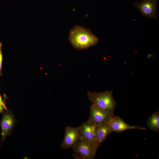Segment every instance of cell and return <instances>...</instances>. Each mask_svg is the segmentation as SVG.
Returning a JSON list of instances; mask_svg holds the SVG:
<instances>
[{
    "mask_svg": "<svg viewBox=\"0 0 159 159\" xmlns=\"http://www.w3.org/2000/svg\"><path fill=\"white\" fill-rule=\"evenodd\" d=\"M68 38L72 45L77 50L88 49L96 45L99 41L90 29L79 25L71 29Z\"/></svg>",
    "mask_w": 159,
    "mask_h": 159,
    "instance_id": "cell-1",
    "label": "cell"
},
{
    "mask_svg": "<svg viewBox=\"0 0 159 159\" xmlns=\"http://www.w3.org/2000/svg\"><path fill=\"white\" fill-rule=\"evenodd\" d=\"M113 93L111 91L87 92V97L92 103L111 114H114L116 104Z\"/></svg>",
    "mask_w": 159,
    "mask_h": 159,
    "instance_id": "cell-2",
    "label": "cell"
},
{
    "mask_svg": "<svg viewBox=\"0 0 159 159\" xmlns=\"http://www.w3.org/2000/svg\"><path fill=\"white\" fill-rule=\"evenodd\" d=\"M99 147L94 142L80 139L72 148L81 159H93L95 158Z\"/></svg>",
    "mask_w": 159,
    "mask_h": 159,
    "instance_id": "cell-3",
    "label": "cell"
},
{
    "mask_svg": "<svg viewBox=\"0 0 159 159\" xmlns=\"http://www.w3.org/2000/svg\"><path fill=\"white\" fill-rule=\"evenodd\" d=\"M158 0H142L134 4V7L140 12L143 16L150 19H157L156 12L158 10Z\"/></svg>",
    "mask_w": 159,
    "mask_h": 159,
    "instance_id": "cell-4",
    "label": "cell"
},
{
    "mask_svg": "<svg viewBox=\"0 0 159 159\" xmlns=\"http://www.w3.org/2000/svg\"><path fill=\"white\" fill-rule=\"evenodd\" d=\"M90 115L89 119L93 123L97 125L107 123L114 115L92 103L90 107Z\"/></svg>",
    "mask_w": 159,
    "mask_h": 159,
    "instance_id": "cell-5",
    "label": "cell"
},
{
    "mask_svg": "<svg viewBox=\"0 0 159 159\" xmlns=\"http://www.w3.org/2000/svg\"><path fill=\"white\" fill-rule=\"evenodd\" d=\"M112 132L121 133L126 130L132 129L144 130L146 128L138 126H132L127 124L118 116L113 115L106 123Z\"/></svg>",
    "mask_w": 159,
    "mask_h": 159,
    "instance_id": "cell-6",
    "label": "cell"
},
{
    "mask_svg": "<svg viewBox=\"0 0 159 159\" xmlns=\"http://www.w3.org/2000/svg\"><path fill=\"white\" fill-rule=\"evenodd\" d=\"M80 139L78 127L67 126L65 129L64 138L60 147L65 149L72 148Z\"/></svg>",
    "mask_w": 159,
    "mask_h": 159,
    "instance_id": "cell-7",
    "label": "cell"
},
{
    "mask_svg": "<svg viewBox=\"0 0 159 159\" xmlns=\"http://www.w3.org/2000/svg\"><path fill=\"white\" fill-rule=\"evenodd\" d=\"M15 122V119L13 113L11 110H7L6 112L3 113L0 122L1 143L10 134Z\"/></svg>",
    "mask_w": 159,
    "mask_h": 159,
    "instance_id": "cell-8",
    "label": "cell"
},
{
    "mask_svg": "<svg viewBox=\"0 0 159 159\" xmlns=\"http://www.w3.org/2000/svg\"><path fill=\"white\" fill-rule=\"evenodd\" d=\"M96 126L89 119L87 121L82 123L78 127L80 139L95 143V131Z\"/></svg>",
    "mask_w": 159,
    "mask_h": 159,
    "instance_id": "cell-9",
    "label": "cell"
},
{
    "mask_svg": "<svg viewBox=\"0 0 159 159\" xmlns=\"http://www.w3.org/2000/svg\"><path fill=\"white\" fill-rule=\"evenodd\" d=\"M112 132L110 127L106 123L97 125L95 131V143L99 147Z\"/></svg>",
    "mask_w": 159,
    "mask_h": 159,
    "instance_id": "cell-10",
    "label": "cell"
},
{
    "mask_svg": "<svg viewBox=\"0 0 159 159\" xmlns=\"http://www.w3.org/2000/svg\"><path fill=\"white\" fill-rule=\"evenodd\" d=\"M147 125L152 130L158 132L159 130V112L153 113L147 121Z\"/></svg>",
    "mask_w": 159,
    "mask_h": 159,
    "instance_id": "cell-11",
    "label": "cell"
},
{
    "mask_svg": "<svg viewBox=\"0 0 159 159\" xmlns=\"http://www.w3.org/2000/svg\"><path fill=\"white\" fill-rule=\"evenodd\" d=\"M2 43L0 42V75L2 76V73L3 54L2 49Z\"/></svg>",
    "mask_w": 159,
    "mask_h": 159,
    "instance_id": "cell-12",
    "label": "cell"
},
{
    "mask_svg": "<svg viewBox=\"0 0 159 159\" xmlns=\"http://www.w3.org/2000/svg\"><path fill=\"white\" fill-rule=\"evenodd\" d=\"M4 110H7L6 107L2 105H0V113H3L4 112Z\"/></svg>",
    "mask_w": 159,
    "mask_h": 159,
    "instance_id": "cell-13",
    "label": "cell"
},
{
    "mask_svg": "<svg viewBox=\"0 0 159 159\" xmlns=\"http://www.w3.org/2000/svg\"><path fill=\"white\" fill-rule=\"evenodd\" d=\"M0 105H3L4 106V107H6L5 103H4V102H3L2 99L1 97L0 94Z\"/></svg>",
    "mask_w": 159,
    "mask_h": 159,
    "instance_id": "cell-14",
    "label": "cell"
}]
</instances>
